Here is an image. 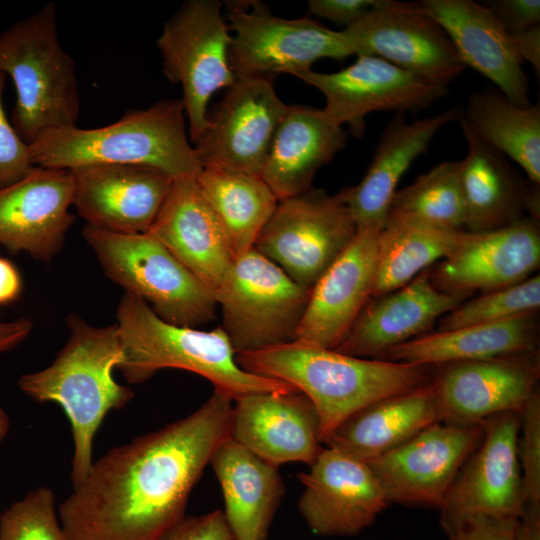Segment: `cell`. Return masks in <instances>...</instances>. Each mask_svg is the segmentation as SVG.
<instances>
[{
    "label": "cell",
    "instance_id": "obj_19",
    "mask_svg": "<svg viewBox=\"0 0 540 540\" xmlns=\"http://www.w3.org/2000/svg\"><path fill=\"white\" fill-rule=\"evenodd\" d=\"M539 264L538 219L528 217L494 230L465 231L457 249L431 271V280L439 290L466 298L518 284Z\"/></svg>",
    "mask_w": 540,
    "mask_h": 540
},
{
    "label": "cell",
    "instance_id": "obj_41",
    "mask_svg": "<svg viewBox=\"0 0 540 540\" xmlns=\"http://www.w3.org/2000/svg\"><path fill=\"white\" fill-rule=\"evenodd\" d=\"M160 540H234L221 510L183 517Z\"/></svg>",
    "mask_w": 540,
    "mask_h": 540
},
{
    "label": "cell",
    "instance_id": "obj_37",
    "mask_svg": "<svg viewBox=\"0 0 540 540\" xmlns=\"http://www.w3.org/2000/svg\"><path fill=\"white\" fill-rule=\"evenodd\" d=\"M540 307V276L462 302L439 321L438 331L493 323L536 313Z\"/></svg>",
    "mask_w": 540,
    "mask_h": 540
},
{
    "label": "cell",
    "instance_id": "obj_45",
    "mask_svg": "<svg viewBox=\"0 0 540 540\" xmlns=\"http://www.w3.org/2000/svg\"><path fill=\"white\" fill-rule=\"evenodd\" d=\"M33 324L26 318L2 320L0 318V356L18 347L30 335Z\"/></svg>",
    "mask_w": 540,
    "mask_h": 540
},
{
    "label": "cell",
    "instance_id": "obj_16",
    "mask_svg": "<svg viewBox=\"0 0 540 540\" xmlns=\"http://www.w3.org/2000/svg\"><path fill=\"white\" fill-rule=\"evenodd\" d=\"M482 436V424L436 422L367 464L389 503L440 508Z\"/></svg>",
    "mask_w": 540,
    "mask_h": 540
},
{
    "label": "cell",
    "instance_id": "obj_46",
    "mask_svg": "<svg viewBox=\"0 0 540 540\" xmlns=\"http://www.w3.org/2000/svg\"><path fill=\"white\" fill-rule=\"evenodd\" d=\"M514 45L524 61H528L537 75L540 73V25L516 35H511Z\"/></svg>",
    "mask_w": 540,
    "mask_h": 540
},
{
    "label": "cell",
    "instance_id": "obj_32",
    "mask_svg": "<svg viewBox=\"0 0 540 540\" xmlns=\"http://www.w3.org/2000/svg\"><path fill=\"white\" fill-rule=\"evenodd\" d=\"M534 315L423 334L390 349L381 359L435 367L458 361L536 355Z\"/></svg>",
    "mask_w": 540,
    "mask_h": 540
},
{
    "label": "cell",
    "instance_id": "obj_39",
    "mask_svg": "<svg viewBox=\"0 0 540 540\" xmlns=\"http://www.w3.org/2000/svg\"><path fill=\"white\" fill-rule=\"evenodd\" d=\"M525 505H540V394L533 393L520 413L517 443Z\"/></svg>",
    "mask_w": 540,
    "mask_h": 540
},
{
    "label": "cell",
    "instance_id": "obj_7",
    "mask_svg": "<svg viewBox=\"0 0 540 540\" xmlns=\"http://www.w3.org/2000/svg\"><path fill=\"white\" fill-rule=\"evenodd\" d=\"M82 234L106 276L143 299L164 321L197 328L214 318L218 307L213 289L149 234L88 225Z\"/></svg>",
    "mask_w": 540,
    "mask_h": 540
},
{
    "label": "cell",
    "instance_id": "obj_35",
    "mask_svg": "<svg viewBox=\"0 0 540 540\" xmlns=\"http://www.w3.org/2000/svg\"><path fill=\"white\" fill-rule=\"evenodd\" d=\"M197 182L227 234L234 259L254 248L278 199L260 175L203 168Z\"/></svg>",
    "mask_w": 540,
    "mask_h": 540
},
{
    "label": "cell",
    "instance_id": "obj_21",
    "mask_svg": "<svg viewBox=\"0 0 540 540\" xmlns=\"http://www.w3.org/2000/svg\"><path fill=\"white\" fill-rule=\"evenodd\" d=\"M70 170L35 166L21 180L0 189V246L50 262L74 222Z\"/></svg>",
    "mask_w": 540,
    "mask_h": 540
},
{
    "label": "cell",
    "instance_id": "obj_11",
    "mask_svg": "<svg viewBox=\"0 0 540 540\" xmlns=\"http://www.w3.org/2000/svg\"><path fill=\"white\" fill-rule=\"evenodd\" d=\"M358 230L339 194L311 187L278 204L254 248L311 290Z\"/></svg>",
    "mask_w": 540,
    "mask_h": 540
},
{
    "label": "cell",
    "instance_id": "obj_48",
    "mask_svg": "<svg viewBox=\"0 0 540 540\" xmlns=\"http://www.w3.org/2000/svg\"><path fill=\"white\" fill-rule=\"evenodd\" d=\"M515 540H540V505H525L516 521Z\"/></svg>",
    "mask_w": 540,
    "mask_h": 540
},
{
    "label": "cell",
    "instance_id": "obj_49",
    "mask_svg": "<svg viewBox=\"0 0 540 540\" xmlns=\"http://www.w3.org/2000/svg\"><path fill=\"white\" fill-rule=\"evenodd\" d=\"M10 419L7 412L0 406V442L4 440L9 432Z\"/></svg>",
    "mask_w": 540,
    "mask_h": 540
},
{
    "label": "cell",
    "instance_id": "obj_22",
    "mask_svg": "<svg viewBox=\"0 0 540 540\" xmlns=\"http://www.w3.org/2000/svg\"><path fill=\"white\" fill-rule=\"evenodd\" d=\"M381 229L357 232L310 291L294 341L335 350L372 298Z\"/></svg>",
    "mask_w": 540,
    "mask_h": 540
},
{
    "label": "cell",
    "instance_id": "obj_28",
    "mask_svg": "<svg viewBox=\"0 0 540 540\" xmlns=\"http://www.w3.org/2000/svg\"><path fill=\"white\" fill-rule=\"evenodd\" d=\"M461 121L467 154L461 160L460 180L468 232H484L539 213V185L530 187L506 157L484 142Z\"/></svg>",
    "mask_w": 540,
    "mask_h": 540
},
{
    "label": "cell",
    "instance_id": "obj_42",
    "mask_svg": "<svg viewBox=\"0 0 540 540\" xmlns=\"http://www.w3.org/2000/svg\"><path fill=\"white\" fill-rule=\"evenodd\" d=\"M517 518L476 516L446 534L448 540H515Z\"/></svg>",
    "mask_w": 540,
    "mask_h": 540
},
{
    "label": "cell",
    "instance_id": "obj_27",
    "mask_svg": "<svg viewBox=\"0 0 540 540\" xmlns=\"http://www.w3.org/2000/svg\"><path fill=\"white\" fill-rule=\"evenodd\" d=\"M464 297L439 290L426 269L403 287L371 298L335 349L346 355L381 359L390 349L427 332Z\"/></svg>",
    "mask_w": 540,
    "mask_h": 540
},
{
    "label": "cell",
    "instance_id": "obj_29",
    "mask_svg": "<svg viewBox=\"0 0 540 540\" xmlns=\"http://www.w3.org/2000/svg\"><path fill=\"white\" fill-rule=\"evenodd\" d=\"M347 141L343 126L322 109L288 106L273 138L260 176L278 201L312 187L317 171L341 151Z\"/></svg>",
    "mask_w": 540,
    "mask_h": 540
},
{
    "label": "cell",
    "instance_id": "obj_36",
    "mask_svg": "<svg viewBox=\"0 0 540 540\" xmlns=\"http://www.w3.org/2000/svg\"><path fill=\"white\" fill-rule=\"evenodd\" d=\"M461 160L444 161L396 191L389 214L448 230H464L465 204L460 180Z\"/></svg>",
    "mask_w": 540,
    "mask_h": 540
},
{
    "label": "cell",
    "instance_id": "obj_31",
    "mask_svg": "<svg viewBox=\"0 0 540 540\" xmlns=\"http://www.w3.org/2000/svg\"><path fill=\"white\" fill-rule=\"evenodd\" d=\"M441 422L431 381L371 403L345 419L326 446L368 463Z\"/></svg>",
    "mask_w": 540,
    "mask_h": 540
},
{
    "label": "cell",
    "instance_id": "obj_18",
    "mask_svg": "<svg viewBox=\"0 0 540 540\" xmlns=\"http://www.w3.org/2000/svg\"><path fill=\"white\" fill-rule=\"evenodd\" d=\"M298 477L304 486L299 511L320 536L358 535L390 504L367 463L332 447L323 448Z\"/></svg>",
    "mask_w": 540,
    "mask_h": 540
},
{
    "label": "cell",
    "instance_id": "obj_47",
    "mask_svg": "<svg viewBox=\"0 0 540 540\" xmlns=\"http://www.w3.org/2000/svg\"><path fill=\"white\" fill-rule=\"evenodd\" d=\"M22 292V278L16 266L0 257V306L16 301Z\"/></svg>",
    "mask_w": 540,
    "mask_h": 540
},
{
    "label": "cell",
    "instance_id": "obj_15",
    "mask_svg": "<svg viewBox=\"0 0 540 540\" xmlns=\"http://www.w3.org/2000/svg\"><path fill=\"white\" fill-rule=\"evenodd\" d=\"M342 31L356 56H378L440 84L449 85L466 68L446 32L417 2L377 0Z\"/></svg>",
    "mask_w": 540,
    "mask_h": 540
},
{
    "label": "cell",
    "instance_id": "obj_3",
    "mask_svg": "<svg viewBox=\"0 0 540 540\" xmlns=\"http://www.w3.org/2000/svg\"><path fill=\"white\" fill-rule=\"evenodd\" d=\"M69 338L47 367L23 374L19 389L36 402H55L69 419L73 437L71 481L78 485L92 463L95 435L112 409L124 407L133 392L113 370L123 360L116 324L99 327L77 314L67 317Z\"/></svg>",
    "mask_w": 540,
    "mask_h": 540
},
{
    "label": "cell",
    "instance_id": "obj_34",
    "mask_svg": "<svg viewBox=\"0 0 540 540\" xmlns=\"http://www.w3.org/2000/svg\"><path fill=\"white\" fill-rule=\"evenodd\" d=\"M488 145L513 159L529 181L540 183V106L521 107L498 89L473 92L461 119Z\"/></svg>",
    "mask_w": 540,
    "mask_h": 540
},
{
    "label": "cell",
    "instance_id": "obj_1",
    "mask_svg": "<svg viewBox=\"0 0 540 540\" xmlns=\"http://www.w3.org/2000/svg\"><path fill=\"white\" fill-rule=\"evenodd\" d=\"M233 399L215 390L196 411L114 447L58 509L69 540H160L183 517L218 445L231 436Z\"/></svg>",
    "mask_w": 540,
    "mask_h": 540
},
{
    "label": "cell",
    "instance_id": "obj_4",
    "mask_svg": "<svg viewBox=\"0 0 540 540\" xmlns=\"http://www.w3.org/2000/svg\"><path fill=\"white\" fill-rule=\"evenodd\" d=\"M34 166L66 169L92 164H134L162 170L174 180L197 176L201 163L189 139L181 99L126 111L106 126L47 131L29 145Z\"/></svg>",
    "mask_w": 540,
    "mask_h": 540
},
{
    "label": "cell",
    "instance_id": "obj_38",
    "mask_svg": "<svg viewBox=\"0 0 540 540\" xmlns=\"http://www.w3.org/2000/svg\"><path fill=\"white\" fill-rule=\"evenodd\" d=\"M0 540H69L59 520L54 492L40 486L3 510Z\"/></svg>",
    "mask_w": 540,
    "mask_h": 540
},
{
    "label": "cell",
    "instance_id": "obj_33",
    "mask_svg": "<svg viewBox=\"0 0 540 540\" xmlns=\"http://www.w3.org/2000/svg\"><path fill=\"white\" fill-rule=\"evenodd\" d=\"M465 230H448L388 215L379 232L372 298L395 291L460 245Z\"/></svg>",
    "mask_w": 540,
    "mask_h": 540
},
{
    "label": "cell",
    "instance_id": "obj_24",
    "mask_svg": "<svg viewBox=\"0 0 540 540\" xmlns=\"http://www.w3.org/2000/svg\"><path fill=\"white\" fill-rule=\"evenodd\" d=\"M417 5L443 28L465 67L489 79L512 103L532 105L523 60L511 35L485 4L421 0Z\"/></svg>",
    "mask_w": 540,
    "mask_h": 540
},
{
    "label": "cell",
    "instance_id": "obj_26",
    "mask_svg": "<svg viewBox=\"0 0 540 540\" xmlns=\"http://www.w3.org/2000/svg\"><path fill=\"white\" fill-rule=\"evenodd\" d=\"M146 233L213 291L235 260L225 229L196 176L174 180Z\"/></svg>",
    "mask_w": 540,
    "mask_h": 540
},
{
    "label": "cell",
    "instance_id": "obj_13",
    "mask_svg": "<svg viewBox=\"0 0 540 540\" xmlns=\"http://www.w3.org/2000/svg\"><path fill=\"white\" fill-rule=\"evenodd\" d=\"M483 436L460 468L441 507L447 533L476 516L518 518L525 507L517 443L520 413L493 415Z\"/></svg>",
    "mask_w": 540,
    "mask_h": 540
},
{
    "label": "cell",
    "instance_id": "obj_25",
    "mask_svg": "<svg viewBox=\"0 0 540 540\" xmlns=\"http://www.w3.org/2000/svg\"><path fill=\"white\" fill-rule=\"evenodd\" d=\"M462 111L459 107H452L412 122H408L405 113H395L381 134L362 180L338 192L358 231L382 229L403 174L427 151L432 139L444 126L461 119Z\"/></svg>",
    "mask_w": 540,
    "mask_h": 540
},
{
    "label": "cell",
    "instance_id": "obj_17",
    "mask_svg": "<svg viewBox=\"0 0 540 540\" xmlns=\"http://www.w3.org/2000/svg\"><path fill=\"white\" fill-rule=\"evenodd\" d=\"M431 384L441 422L479 426L497 414L521 413L538 390V356L490 358L439 366Z\"/></svg>",
    "mask_w": 540,
    "mask_h": 540
},
{
    "label": "cell",
    "instance_id": "obj_9",
    "mask_svg": "<svg viewBox=\"0 0 540 540\" xmlns=\"http://www.w3.org/2000/svg\"><path fill=\"white\" fill-rule=\"evenodd\" d=\"M231 33L217 0H188L164 24L157 47L165 77L183 90L190 142L208 121V103L236 76L230 67Z\"/></svg>",
    "mask_w": 540,
    "mask_h": 540
},
{
    "label": "cell",
    "instance_id": "obj_43",
    "mask_svg": "<svg viewBox=\"0 0 540 540\" xmlns=\"http://www.w3.org/2000/svg\"><path fill=\"white\" fill-rule=\"evenodd\" d=\"M485 5L510 35L540 25L539 0H492Z\"/></svg>",
    "mask_w": 540,
    "mask_h": 540
},
{
    "label": "cell",
    "instance_id": "obj_14",
    "mask_svg": "<svg viewBox=\"0 0 540 540\" xmlns=\"http://www.w3.org/2000/svg\"><path fill=\"white\" fill-rule=\"evenodd\" d=\"M288 105L271 77H236L193 143L203 168L260 175Z\"/></svg>",
    "mask_w": 540,
    "mask_h": 540
},
{
    "label": "cell",
    "instance_id": "obj_6",
    "mask_svg": "<svg viewBox=\"0 0 540 540\" xmlns=\"http://www.w3.org/2000/svg\"><path fill=\"white\" fill-rule=\"evenodd\" d=\"M0 72L13 80L11 123L27 144L47 131L77 126L76 65L59 41L54 2L0 34Z\"/></svg>",
    "mask_w": 540,
    "mask_h": 540
},
{
    "label": "cell",
    "instance_id": "obj_5",
    "mask_svg": "<svg viewBox=\"0 0 540 540\" xmlns=\"http://www.w3.org/2000/svg\"><path fill=\"white\" fill-rule=\"evenodd\" d=\"M116 317L123 350L117 369L130 384L143 383L162 369L175 368L204 377L215 390L233 400L256 392L296 390L280 380L242 369L221 327L205 331L168 323L129 292L123 294Z\"/></svg>",
    "mask_w": 540,
    "mask_h": 540
},
{
    "label": "cell",
    "instance_id": "obj_30",
    "mask_svg": "<svg viewBox=\"0 0 540 540\" xmlns=\"http://www.w3.org/2000/svg\"><path fill=\"white\" fill-rule=\"evenodd\" d=\"M209 464L223 493L234 540H265L284 494L278 467L231 436L218 445Z\"/></svg>",
    "mask_w": 540,
    "mask_h": 540
},
{
    "label": "cell",
    "instance_id": "obj_8",
    "mask_svg": "<svg viewBox=\"0 0 540 540\" xmlns=\"http://www.w3.org/2000/svg\"><path fill=\"white\" fill-rule=\"evenodd\" d=\"M310 291L255 248L236 258L214 290L236 354L294 341Z\"/></svg>",
    "mask_w": 540,
    "mask_h": 540
},
{
    "label": "cell",
    "instance_id": "obj_20",
    "mask_svg": "<svg viewBox=\"0 0 540 540\" xmlns=\"http://www.w3.org/2000/svg\"><path fill=\"white\" fill-rule=\"evenodd\" d=\"M73 205L88 226L121 233H146L174 179L154 167L92 164L70 170Z\"/></svg>",
    "mask_w": 540,
    "mask_h": 540
},
{
    "label": "cell",
    "instance_id": "obj_2",
    "mask_svg": "<svg viewBox=\"0 0 540 540\" xmlns=\"http://www.w3.org/2000/svg\"><path fill=\"white\" fill-rule=\"evenodd\" d=\"M247 372L280 380L314 404L325 444L350 415L432 380L434 366L360 358L296 341L236 354Z\"/></svg>",
    "mask_w": 540,
    "mask_h": 540
},
{
    "label": "cell",
    "instance_id": "obj_40",
    "mask_svg": "<svg viewBox=\"0 0 540 540\" xmlns=\"http://www.w3.org/2000/svg\"><path fill=\"white\" fill-rule=\"evenodd\" d=\"M6 75L0 72V189L28 175L35 167L29 144L21 139L6 116L3 92Z\"/></svg>",
    "mask_w": 540,
    "mask_h": 540
},
{
    "label": "cell",
    "instance_id": "obj_12",
    "mask_svg": "<svg viewBox=\"0 0 540 540\" xmlns=\"http://www.w3.org/2000/svg\"><path fill=\"white\" fill-rule=\"evenodd\" d=\"M293 76L317 88L325 97L322 109L333 122L346 124L362 138L366 116L374 111L419 113L448 93V85L404 70L374 55H359L334 73L302 71Z\"/></svg>",
    "mask_w": 540,
    "mask_h": 540
},
{
    "label": "cell",
    "instance_id": "obj_10",
    "mask_svg": "<svg viewBox=\"0 0 540 540\" xmlns=\"http://www.w3.org/2000/svg\"><path fill=\"white\" fill-rule=\"evenodd\" d=\"M225 18L232 32L229 62L236 77L293 76L311 70L319 59L341 61L355 55L343 31L306 17L275 16L260 1L228 2Z\"/></svg>",
    "mask_w": 540,
    "mask_h": 540
},
{
    "label": "cell",
    "instance_id": "obj_44",
    "mask_svg": "<svg viewBox=\"0 0 540 540\" xmlns=\"http://www.w3.org/2000/svg\"><path fill=\"white\" fill-rule=\"evenodd\" d=\"M377 0H310L309 12L345 28L368 12Z\"/></svg>",
    "mask_w": 540,
    "mask_h": 540
},
{
    "label": "cell",
    "instance_id": "obj_23",
    "mask_svg": "<svg viewBox=\"0 0 540 540\" xmlns=\"http://www.w3.org/2000/svg\"><path fill=\"white\" fill-rule=\"evenodd\" d=\"M234 402L231 437L270 464L310 466L323 449L318 413L302 392H256Z\"/></svg>",
    "mask_w": 540,
    "mask_h": 540
}]
</instances>
